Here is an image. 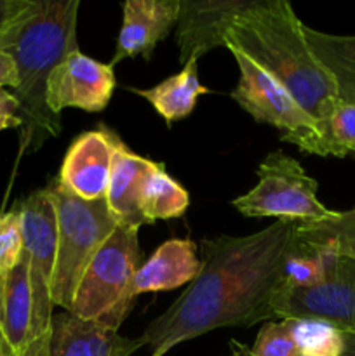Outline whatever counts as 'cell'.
I'll use <instances>...</instances> for the list:
<instances>
[{
  "label": "cell",
  "instance_id": "10",
  "mask_svg": "<svg viewBox=\"0 0 355 356\" xmlns=\"http://www.w3.org/2000/svg\"><path fill=\"white\" fill-rule=\"evenodd\" d=\"M117 82L113 66L77 51L54 68L47 83V106L61 117L65 108L100 113L110 103Z\"/></svg>",
  "mask_w": 355,
  "mask_h": 356
},
{
  "label": "cell",
  "instance_id": "3",
  "mask_svg": "<svg viewBox=\"0 0 355 356\" xmlns=\"http://www.w3.org/2000/svg\"><path fill=\"white\" fill-rule=\"evenodd\" d=\"M80 0H33L2 35L0 51L10 54L17 68L14 97L21 106V155L37 152L45 139L61 132V117L47 106L49 76L72 52L77 42Z\"/></svg>",
  "mask_w": 355,
  "mask_h": 356
},
{
  "label": "cell",
  "instance_id": "13",
  "mask_svg": "<svg viewBox=\"0 0 355 356\" xmlns=\"http://www.w3.org/2000/svg\"><path fill=\"white\" fill-rule=\"evenodd\" d=\"M122 10L124 19L111 66L136 56H143L148 61L157 44L176 26L180 0H127Z\"/></svg>",
  "mask_w": 355,
  "mask_h": 356
},
{
  "label": "cell",
  "instance_id": "31",
  "mask_svg": "<svg viewBox=\"0 0 355 356\" xmlns=\"http://www.w3.org/2000/svg\"><path fill=\"white\" fill-rule=\"evenodd\" d=\"M345 351L343 356H355V334H343Z\"/></svg>",
  "mask_w": 355,
  "mask_h": 356
},
{
  "label": "cell",
  "instance_id": "19",
  "mask_svg": "<svg viewBox=\"0 0 355 356\" xmlns=\"http://www.w3.org/2000/svg\"><path fill=\"white\" fill-rule=\"evenodd\" d=\"M303 33L313 56L336 82L340 101L355 103V37L324 33L306 24Z\"/></svg>",
  "mask_w": 355,
  "mask_h": 356
},
{
  "label": "cell",
  "instance_id": "2",
  "mask_svg": "<svg viewBox=\"0 0 355 356\" xmlns=\"http://www.w3.org/2000/svg\"><path fill=\"white\" fill-rule=\"evenodd\" d=\"M226 47L237 49L285 87L313 118L326 143L327 122L338 104L331 73L308 47L303 23L287 0H258L226 31ZM327 152V148H326Z\"/></svg>",
  "mask_w": 355,
  "mask_h": 356
},
{
  "label": "cell",
  "instance_id": "8",
  "mask_svg": "<svg viewBox=\"0 0 355 356\" xmlns=\"http://www.w3.org/2000/svg\"><path fill=\"white\" fill-rule=\"evenodd\" d=\"M274 316L322 320L343 334H355V259L336 250L322 282L312 287L282 285L275 296Z\"/></svg>",
  "mask_w": 355,
  "mask_h": 356
},
{
  "label": "cell",
  "instance_id": "33",
  "mask_svg": "<svg viewBox=\"0 0 355 356\" xmlns=\"http://www.w3.org/2000/svg\"><path fill=\"white\" fill-rule=\"evenodd\" d=\"M354 212H355V209H354Z\"/></svg>",
  "mask_w": 355,
  "mask_h": 356
},
{
  "label": "cell",
  "instance_id": "24",
  "mask_svg": "<svg viewBox=\"0 0 355 356\" xmlns=\"http://www.w3.org/2000/svg\"><path fill=\"white\" fill-rule=\"evenodd\" d=\"M23 232H21L19 211H13L0 216V280L17 266L23 257Z\"/></svg>",
  "mask_w": 355,
  "mask_h": 356
},
{
  "label": "cell",
  "instance_id": "27",
  "mask_svg": "<svg viewBox=\"0 0 355 356\" xmlns=\"http://www.w3.org/2000/svg\"><path fill=\"white\" fill-rule=\"evenodd\" d=\"M33 0H0V35L24 13Z\"/></svg>",
  "mask_w": 355,
  "mask_h": 356
},
{
  "label": "cell",
  "instance_id": "5",
  "mask_svg": "<svg viewBox=\"0 0 355 356\" xmlns=\"http://www.w3.org/2000/svg\"><path fill=\"white\" fill-rule=\"evenodd\" d=\"M56 211L58 245L52 277V302L70 313L84 270L117 226L106 198L82 200L52 179L45 186Z\"/></svg>",
  "mask_w": 355,
  "mask_h": 356
},
{
  "label": "cell",
  "instance_id": "18",
  "mask_svg": "<svg viewBox=\"0 0 355 356\" xmlns=\"http://www.w3.org/2000/svg\"><path fill=\"white\" fill-rule=\"evenodd\" d=\"M138 96L145 97L157 113L166 120L167 125L173 122L187 118L197 106L202 94L211 90L204 87L198 80L197 61H190L183 66L180 73L169 76L164 82L157 83L152 89H129Z\"/></svg>",
  "mask_w": 355,
  "mask_h": 356
},
{
  "label": "cell",
  "instance_id": "4",
  "mask_svg": "<svg viewBox=\"0 0 355 356\" xmlns=\"http://www.w3.org/2000/svg\"><path fill=\"white\" fill-rule=\"evenodd\" d=\"M139 229L117 225L84 270L72 302L73 316L118 330L134 306L132 284L143 264Z\"/></svg>",
  "mask_w": 355,
  "mask_h": 356
},
{
  "label": "cell",
  "instance_id": "14",
  "mask_svg": "<svg viewBox=\"0 0 355 356\" xmlns=\"http://www.w3.org/2000/svg\"><path fill=\"white\" fill-rule=\"evenodd\" d=\"M143 346L141 337H122L118 330L65 312L52 315L47 356H131Z\"/></svg>",
  "mask_w": 355,
  "mask_h": 356
},
{
  "label": "cell",
  "instance_id": "23",
  "mask_svg": "<svg viewBox=\"0 0 355 356\" xmlns=\"http://www.w3.org/2000/svg\"><path fill=\"white\" fill-rule=\"evenodd\" d=\"M326 148L327 156L355 155V103L338 101L327 122Z\"/></svg>",
  "mask_w": 355,
  "mask_h": 356
},
{
  "label": "cell",
  "instance_id": "12",
  "mask_svg": "<svg viewBox=\"0 0 355 356\" xmlns=\"http://www.w3.org/2000/svg\"><path fill=\"white\" fill-rule=\"evenodd\" d=\"M258 0H180L176 42L180 63L197 61L216 47H226L233 21L253 9Z\"/></svg>",
  "mask_w": 355,
  "mask_h": 356
},
{
  "label": "cell",
  "instance_id": "1",
  "mask_svg": "<svg viewBox=\"0 0 355 356\" xmlns=\"http://www.w3.org/2000/svg\"><path fill=\"white\" fill-rule=\"evenodd\" d=\"M296 221L277 219L247 236L221 235L202 242V270L167 312L145 329L152 356L221 327L271 322L284 285V259Z\"/></svg>",
  "mask_w": 355,
  "mask_h": 356
},
{
  "label": "cell",
  "instance_id": "26",
  "mask_svg": "<svg viewBox=\"0 0 355 356\" xmlns=\"http://www.w3.org/2000/svg\"><path fill=\"white\" fill-rule=\"evenodd\" d=\"M23 127L21 106L13 92L0 89V131Z\"/></svg>",
  "mask_w": 355,
  "mask_h": 356
},
{
  "label": "cell",
  "instance_id": "15",
  "mask_svg": "<svg viewBox=\"0 0 355 356\" xmlns=\"http://www.w3.org/2000/svg\"><path fill=\"white\" fill-rule=\"evenodd\" d=\"M157 162L131 152L124 141L117 146L111 163L106 204L115 222L127 228L139 229L148 225L141 212V190L146 176L155 169Z\"/></svg>",
  "mask_w": 355,
  "mask_h": 356
},
{
  "label": "cell",
  "instance_id": "11",
  "mask_svg": "<svg viewBox=\"0 0 355 356\" xmlns=\"http://www.w3.org/2000/svg\"><path fill=\"white\" fill-rule=\"evenodd\" d=\"M120 141L104 125L82 132L70 145L56 179L65 190L82 200H101L106 197L111 163Z\"/></svg>",
  "mask_w": 355,
  "mask_h": 356
},
{
  "label": "cell",
  "instance_id": "28",
  "mask_svg": "<svg viewBox=\"0 0 355 356\" xmlns=\"http://www.w3.org/2000/svg\"><path fill=\"white\" fill-rule=\"evenodd\" d=\"M17 82H19V76H17L16 63L10 58V54L0 51V89L6 86L16 89Z\"/></svg>",
  "mask_w": 355,
  "mask_h": 356
},
{
  "label": "cell",
  "instance_id": "9",
  "mask_svg": "<svg viewBox=\"0 0 355 356\" xmlns=\"http://www.w3.org/2000/svg\"><path fill=\"white\" fill-rule=\"evenodd\" d=\"M21 218L24 254L28 257L30 287L33 298V334L40 337L49 332L52 322V277L56 266L58 226L56 211L47 190L28 195L16 205Z\"/></svg>",
  "mask_w": 355,
  "mask_h": 356
},
{
  "label": "cell",
  "instance_id": "6",
  "mask_svg": "<svg viewBox=\"0 0 355 356\" xmlns=\"http://www.w3.org/2000/svg\"><path fill=\"white\" fill-rule=\"evenodd\" d=\"M319 184L298 160L284 152H271L258 167V184L232 202L246 218H277L296 222H319L336 212L317 198Z\"/></svg>",
  "mask_w": 355,
  "mask_h": 356
},
{
  "label": "cell",
  "instance_id": "16",
  "mask_svg": "<svg viewBox=\"0 0 355 356\" xmlns=\"http://www.w3.org/2000/svg\"><path fill=\"white\" fill-rule=\"evenodd\" d=\"M200 270L202 261L197 257V245L191 240H167L138 268L132 294L138 298L145 292L173 291L184 284H191Z\"/></svg>",
  "mask_w": 355,
  "mask_h": 356
},
{
  "label": "cell",
  "instance_id": "17",
  "mask_svg": "<svg viewBox=\"0 0 355 356\" xmlns=\"http://www.w3.org/2000/svg\"><path fill=\"white\" fill-rule=\"evenodd\" d=\"M0 323L14 356L23 353L37 339L33 334V298L24 250L17 266L0 280Z\"/></svg>",
  "mask_w": 355,
  "mask_h": 356
},
{
  "label": "cell",
  "instance_id": "22",
  "mask_svg": "<svg viewBox=\"0 0 355 356\" xmlns=\"http://www.w3.org/2000/svg\"><path fill=\"white\" fill-rule=\"evenodd\" d=\"M299 236L313 240H327L343 256L355 259V212H336L327 221L296 222Z\"/></svg>",
  "mask_w": 355,
  "mask_h": 356
},
{
  "label": "cell",
  "instance_id": "20",
  "mask_svg": "<svg viewBox=\"0 0 355 356\" xmlns=\"http://www.w3.org/2000/svg\"><path fill=\"white\" fill-rule=\"evenodd\" d=\"M139 205L148 225H155L159 219L181 218L190 205V195L166 172L164 163L157 162L143 183Z\"/></svg>",
  "mask_w": 355,
  "mask_h": 356
},
{
  "label": "cell",
  "instance_id": "21",
  "mask_svg": "<svg viewBox=\"0 0 355 356\" xmlns=\"http://www.w3.org/2000/svg\"><path fill=\"white\" fill-rule=\"evenodd\" d=\"M287 322L298 356H343V332L331 323L312 318H289Z\"/></svg>",
  "mask_w": 355,
  "mask_h": 356
},
{
  "label": "cell",
  "instance_id": "29",
  "mask_svg": "<svg viewBox=\"0 0 355 356\" xmlns=\"http://www.w3.org/2000/svg\"><path fill=\"white\" fill-rule=\"evenodd\" d=\"M49 336H51V329H49L47 334L44 336L37 337L23 353H19L17 356H47L49 355Z\"/></svg>",
  "mask_w": 355,
  "mask_h": 356
},
{
  "label": "cell",
  "instance_id": "30",
  "mask_svg": "<svg viewBox=\"0 0 355 356\" xmlns=\"http://www.w3.org/2000/svg\"><path fill=\"white\" fill-rule=\"evenodd\" d=\"M230 356H251V348L239 341H230Z\"/></svg>",
  "mask_w": 355,
  "mask_h": 356
},
{
  "label": "cell",
  "instance_id": "7",
  "mask_svg": "<svg viewBox=\"0 0 355 356\" xmlns=\"http://www.w3.org/2000/svg\"><path fill=\"white\" fill-rule=\"evenodd\" d=\"M240 70L232 97L256 122L277 129L281 139L292 143L306 155L327 156L326 143L313 118L270 73L237 49H228Z\"/></svg>",
  "mask_w": 355,
  "mask_h": 356
},
{
  "label": "cell",
  "instance_id": "25",
  "mask_svg": "<svg viewBox=\"0 0 355 356\" xmlns=\"http://www.w3.org/2000/svg\"><path fill=\"white\" fill-rule=\"evenodd\" d=\"M251 356H298L287 320L265 323L251 348Z\"/></svg>",
  "mask_w": 355,
  "mask_h": 356
},
{
  "label": "cell",
  "instance_id": "32",
  "mask_svg": "<svg viewBox=\"0 0 355 356\" xmlns=\"http://www.w3.org/2000/svg\"><path fill=\"white\" fill-rule=\"evenodd\" d=\"M0 356H14L13 351H10L9 344H7L6 336H3L2 323H0Z\"/></svg>",
  "mask_w": 355,
  "mask_h": 356
}]
</instances>
